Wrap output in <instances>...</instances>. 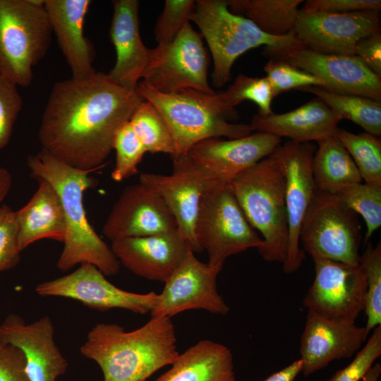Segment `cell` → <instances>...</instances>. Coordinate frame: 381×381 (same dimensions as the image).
<instances>
[{
  "label": "cell",
  "instance_id": "10",
  "mask_svg": "<svg viewBox=\"0 0 381 381\" xmlns=\"http://www.w3.org/2000/svg\"><path fill=\"white\" fill-rule=\"evenodd\" d=\"M209 64L201 35L188 23L172 42L150 49L141 83L164 94L193 89L214 95L207 80Z\"/></svg>",
  "mask_w": 381,
  "mask_h": 381
},
{
  "label": "cell",
  "instance_id": "42",
  "mask_svg": "<svg viewBox=\"0 0 381 381\" xmlns=\"http://www.w3.org/2000/svg\"><path fill=\"white\" fill-rule=\"evenodd\" d=\"M380 0H308L300 8L307 13L380 12Z\"/></svg>",
  "mask_w": 381,
  "mask_h": 381
},
{
  "label": "cell",
  "instance_id": "12",
  "mask_svg": "<svg viewBox=\"0 0 381 381\" xmlns=\"http://www.w3.org/2000/svg\"><path fill=\"white\" fill-rule=\"evenodd\" d=\"M315 278L304 299L309 311L325 318L355 323L363 311L366 289L362 266L313 258Z\"/></svg>",
  "mask_w": 381,
  "mask_h": 381
},
{
  "label": "cell",
  "instance_id": "9",
  "mask_svg": "<svg viewBox=\"0 0 381 381\" xmlns=\"http://www.w3.org/2000/svg\"><path fill=\"white\" fill-rule=\"evenodd\" d=\"M361 226L358 215L335 194L318 191L300 231L303 251L348 265L359 264Z\"/></svg>",
  "mask_w": 381,
  "mask_h": 381
},
{
  "label": "cell",
  "instance_id": "46",
  "mask_svg": "<svg viewBox=\"0 0 381 381\" xmlns=\"http://www.w3.org/2000/svg\"><path fill=\"white\" fill-rule=\"evenodd\" d=\"M12 186V176L9 171L0 167V207Z\"/></svg>",
  "mask_w": 381,
  "mask_h": 381
},
{
  "label": "cell",
  "instance_id": "14",
  "mask_svg": "<svg viewBox=\"0 0 381 381\" xmlns=\"http://www.w3.org/2000/svg\"><path fill=\"white\" fill-rule=\"evenodd\" d=\"M315 147L312 143L288 141L275 152L283 166L285 176V204L288 223V246L283 271L296 272L305 259L300 247V231L305 215L317 192L312 163Z\"/></svg>",
  "mask_w": 381,
  "mask_h": 381
},
{
  "label": "cell",
  "instance_id": "43",
  "mask_svg": "<svg viewBox=\"0 0 381 381\" xmlns=\"http://www.w3.org/2000/svg\"><path fill=\"white\" fill-rule=\"evenodd\" d=\"M0 381H30L25 355L15 346L0 343Z\"/></svg>",
  "mask_w": 381,
  "mask_h": 381
},
{
  "label": "cell",
  "instance_id": "17",
  "mask_svg": "<svg viewBox=\"0 0 381 381\" xmlns=\"http://www.w3.org/2000/svg\"><path fill=\"white\" fill-rule=\"evenodd\" d=\"M293 31L313 51L355 55L356 44L361 39L380 31L379 12L307 13L300 10Z\"/></svg>",
  "mask_w": 381,
  "mask_h": 381
},
{
  "label": "cell",
  "instance_id": "25",
  "mask_svg": "<svg viewBox=\"0 0 381 381\" xmlns=\"http://www.w3.org/2000/svg\"><path fill=\"white\" fill-rule=\"evenodd\" d=\"M341 119L321 99L315 97L284 114L253 116L251 130L297 143L318 142L334 135Z\"/></svg>",
  "mask_w": 381,
  "mask_h": 381
},
{
  "label": "cell",
  "instance_id": "22",
  "mask_svg": "<svg viewBox=\"0 0 381 381\" xmlns=\"http://www.w3.org/2000/svg\"><path fill=\"white\" fill-rule=\"evenodd\" d=\"M111 243L120 265L139 277L164 283L193 250L177 229Z\"/></svg>",
  "mask_w": 381,
  "mask_h": 381
},
{
  "label": "cell",
  "instance_id": "30",
  "mask_svg": "<svg viewBox=\"0 0 381 381\" xmlns=\"http://www.w3.org/2000/svg\"><path fill=\"white\" fill-rule=\"evenodd\" d=\"M298 90L315 95L341 120L349 119L365 132L379 138L381 135V102L359 95L332 92L320 86H307Z\"/></svg>",
  "mask_w": 381,
  "mask_h": 381
},
{
  "label": "cell",
  "instance_id": "5",
  "mask_svg": "<svg viewBox=\"0 0 381 381\" xmlns=\"http://www.w3.org/2000/svg\"><path fill=\"white\" fill-rule=\"evenodd\" d=\"M137 92L159 111L173 135L176 155L188 154L196 143L212 138H242L253 131L248 124L229 122L238 118L235 109L224 106L218 94L193 89L164 94L139 82ZM174 155V156H175Z\"/></svg>",
  "mask_w": 381,
  "mask_h": 381
},
{
  "label": "cell",
  "instance_id": "37",
  "mask_svg": "<svg viewBox=\"0 0 381 381\" xmlns=\"http://www.w3.org/2000/svg\"><path fill=\"white\" fill-rule=\"evenodd\" d=\"M195 5L193 0H166L164 9L154 29L159 46L172 42L183 27L189 23Z\"/></svg>",
  "mask_w": 381,
  "mask_h": 381
},
{
  "label": "cell",
  "instance_id": "39",
  "mask_svg": "<svg viewBox=\"0 0 381 381\" xmlns=\"http://www.w3.org/2000/svg\"><path fill=\"white\" fill-rule=\"evenodd\" d=\"M380 355L381 325L373 330V334L356 353L353 360L327 381H361Z\"/></svg>",
  "mask_w": 381,
  "mask_h": 381
},
{
  "label": "cell",
  "instance_id": "38",
  "mask_svg": "<svg viewBox=\"0 0 381 381\" xmlns=\"http://www.w3.org/2000/svg\"><path fill=\"white\" fill-rule=\"evenodd\" d=\"M264 70L274 97L293 89L298 90L307 86H323V83L319 78L277 59L270 58Z\"/></svg>",
  "mask_w": 381,
  "mask_h": 381
},
{
  "label": "cell",
  "instance_id": "18",
  "mask_svg": "<svg viewBox=\"0 0 381 381\" xmlns=\"http://www.w3.org/2000/svg\"><path fill=\"white\" fill-rule=\"evenodd\" d=\"M176 229L175 218L162 198L139 182L123 189L104 224L102 233L114 242Z\"/></svg>",
  "mask_w": 381,
  "mask_h": 381
},
{
  "label": "cell",
  "instance_id": "11",
  "mask_svg": "<svg viewBox=\"0 0 381 381\" xmlns=\"http://www.w3.org/2000/svg\"><path fill=\"white\" fill-rule=\"evenodd\" d=\"M264 54L315 76L323 83L322 87L329 92L381 102V78L356 55L321 54L303 44L279 49L264 47Z\"/></svg>",
  "mask_w": 381,
  "mask_h": 381
},
{
  "label": "cell",
  "instance_id": "21",
  "mask_svg": "<svg viewBox=\"0 0 381 381\" xmlns=\"http://www.w3.org/2000/svg\"><path fill=\"white\" fill-rule=\"evenodd\" d=\"M369 333L365 326L333 320L308 310L300 341L301 373L308 377L334 361L351 357L363 347Z\"/></svg>",
  "mask_w": 381,
  "mask_h": 381
},
{
  "label": "cell",
  "instance_id": "44",
  "mask_svg": "<svg viewBox=\"0 0 381 381\" xmlns=\"http://www.w3.org/2000/svg\"><path fill=\"white\" fill-rule=\"evenodd\" d=\"M355 55L374 73L381 78V33H372L356 44Z\"/></svg>",
  "mask_w": 381,
  "mask_h": 381
},
{
  "label": "cell",
  "instance_id": "23",
  "mask_svg": "<svg viewBox=\"0 0 381 381\" xmlns=\"http://www.w3.org/2000/svg\"><path fill=\"white\" fill-rule=\"evenodd\" d=\"M109 36L116 51V63L107 73L119 86L135 90L147 67L150 51L140 35L137 0H114Z\"/></svg>",
  "mask_w": 381,
  "mask_h": 381
},
{
  "label": "cell",
  "instance_id": "19",
  "mask_svg": "<svg viewBox=\"0 0 381 381\" xmlns=\"http://www.w3.org/2000/svg\"><path fill=\"white\" fill-rule=\"evenodd\" d=\"M281 142V138L264 132L235 139L212 138L194 145L188 155L216 181L231 183L242 172L274 152Z\"/></svg>",
  "mask_w": 381,
  "mask_h": 381
},
{
  "label": "cell",
  "instance_id": "40",
  "mask_svg": "<svg viewBox=\"0 0 381 381\" xmlns=\"http://www.w3.org/2000/svg\"><path fill=\"white\" fill-rule=\"evenodd\" d=\"M22 105L17 85L0 75V151L9 143Z\"/></svg>",
  "mask_w": 381,
  "mask_h": 381
},
{
  "label": "cell",
  "instance_id": "13",
  "mask_svg": "<svg viewBox=\"0 0 381 381\" xmlns=\"http://www.w3.org/2000/svg\"><path fill=\"white\" fill-rule=\"evenodd\" d=\"M171 157V174L142 173L139 182L162 198L175 218L179 233L188 241L194 253H200L202 250L195 236L198 210L204 193L217 181L188 154Z\"/></svg>",
  "mask_w": 381,
  "mask_h": 381
},
{
  "label": "cell",
  "instance_id": "2",
  "mask_svg": "<svg viewBox=\"0 0 381 381\" xmlns=\"http://www.w3.org/2000/svg\"><path fill=\"white\" fill-rule=\"evenodd\" d=\"M80 351L100 367L104 381H147L179 355L174 326L167 317H152L130 332L117 324L98 323Z\"/></svg>",
  "mask_w": 381,
  "mask_h": 381
},
{
  "label": "cell",
  "instance_id": "24",
  "mask_svg": "<svg viewBox=\"0 0 381 381\" xmlns=\"http://www.w3.org/2000/svg\"><path fill=\"white\" fill-rule=\"evenodd\" d=\"M90 0H44L52 31L70 67L72 77L83 79L94 74L95 49L84 35V22Z\"/></svg>",
  "mask_w": 381,
  "mask_h": 381
},
{
  "label": "cell",
  "instance_id": "6",
  "mask_svg": "<svg viewBox=\"0 0 381 381\" xmlns=\"http://www.w3.org/2000/svg\"><path fill=\"white\" fill-rule=\"evenodd\" d=\"M190 21L199 28L208 44L214 65L212 80L216 87L229 81L235 61L251 49L303 44L294 31L283 37L264 33L250 20L231 13L225 0L195 1Z\"/></svg>",
  "mask_w": 381,
  "mask_h": 381
},
{
  "label": "cell",
  "instance_id": "41",
  "mask_svg": "<svg viewBox=\"0 0 381 381\" xmlns=\"http://www.w3.org/2000/svg\"><path fill=\"white\" fill-rule=\"evenodd\" d=\"M18 227L15 212L6 205L0 207V272L14 267L20 261Z\"/></svg>",
  "mask_w": 381,
  "mask_h": 381
},
{
  "label": "cell",
  "instance_id": "29",
  "mask_svg": "<svg viewBox=\"0 0 381 381\" xmlns=\"http://www.w3.org/2000/svg\"><path fill=\"white\" fill-rule=\"evenodd\" d=\"M303 0H229V11L253 22L264 33L283 37L294 28Z\"/></svg>",
  "mask_w": 381,
  "mask_h": 381
},
{
  "label": "cell",
  "instance_id": "16",
  "mask_svg": "<svg viewBox=\"0 0 381 381\" xmlns=\"http://www.w3.org/2000/svg\"><path fill=\"white\" fill-rule=\"evenodd\" d=\"M222 269L200 261L190 250L181 265L164 282L152 317L171 318L190 310H204L225 315L229 307L217 288Z\"/></svg>",
  "mask_w": 381,
  "mask_h": 381
},
{
  "label": "cell",
  "instance_id": "4",
  "mask_svg": "<svg viewBox=\"0 0 381 381\" xmlns=\"http://www.w3.org/2000/svg\"><path fill=\"white\" fill-rule=\"evenodd\" d=\"M250 224L262 236V259L284 263L288 246L285 176L275 150L230 183Z\"/></svg>",
  "mask_w": 381,
  "mask_h": 381
},
{
  "label": "cell",
  "instance_id": "3",
  "mask_svg": "<svg viewBox=\"0 0 381 381\" xmlns=\"http://www.w3.org/2000/svg\"><path fill=\"white\" fill-rule=\"evenodd\" d=\"M27 165L34 178L45 180L55 188L62 203L66 232L57 267L67 271L89 263L105 276L116 274L120 263L89 223L84 208L83 193L95 185L89 176L93 171L69 166L42 147L28 157Z\"/></svg>",
  "mask_w": 381,
  "mask_h": 381
},
{
  "label": "cell",
  "instance_id": "28",
  "mask_svg": "<svg viewBox=\"0 0 381 381\" xmlns=\"http://www.w3.org/2000/svg\"><path fill=\"white\" fill-rule=\"evenodd\" d=\"M317 143L312 169L318 191L336 194L344 186L362 182L353 159L335 135Z\"/></svg>",
  "mask_w": 381,
  "mask_h": 381
},
{
  "label": "cell",
  "instance_id": "7",
  "mask_svg": "<svg viewBox=\"0 0 381 381\" xmlns=\"http://www.w3.org/2000/svg\"><path fill=\"white\" fill-rule=\"evenodd\" d=\"M52 33L44 0H0V75L29 86Z\"/></svg>",
  "mask_w": 381,
  "mask_h": 381
},
{
  "label": "cell",
  "instance_id": "15",
  "mask_svg": "<svg viewBox=\"0 0 381 381\" xmlns=\"http://www.w3.org/2000/svg\"><path fill=\"white\" fill-rule=\"evenodd\" d=\"M37 294L43 297H64L78 301L99 311L121 308L146 314L155 308L159 294H137L123 290L110 282L95 265L84 263L71 273L37 285Z\"/></svg>",
  "mask_w": 381,
  "mask_h": 381
},
{
  "label": "cell",
  "instance_id": "45",
  "mask_svg": "<svg viewBox=\"0 0 381 381\" xmlns=\"http://www.w3.org/2000/svg\"><path fill=\"white\" fill-rule=\"evenodd\" d=\"M302 361L298 359L283 369L274 373L263 381H295L302 371Z\"/></svg>",
  "mask_w": 381,
  "mask_h": 381
},
{
  "label": "cell",
  "instance_id": "8",
  "mask_svg": "<svg viewBox=\"0 0 381 381\" xmlns=\"http://www.w3.org/2000/svg\"><path fill=\"white\" fill-rule=\"evenodd\" d=\"M198 246L208 264L222 269L229 256L259 248L262 239L246 219L230 183H216L202 195L195 223Z\"/></svg>",
  "mask_w": 381,
  "mask_h": 381
},
{
  "label": "cell",
  "instance_id": "27",
  "mask_svg": "<svg viewBox=\"0 0 381 381\" xmlns=\"http://www.w3.org/2000/svg\"><path fill=\"white\" fill-rule=\"evenodd\" d=\"M171 365L155 381H236L231 350L209 339L186 349Z\"/></svg>",
  "mask_w": 381,
  "mask_h": 381
},
{
  "label": "cell",
  "instance_id": "47",
  "mask_svg": "<svg viewBox=\"0 0 381 381\" xmlns=\"http://www.w3.org/2000/svg\"><path fill=\"white\" fill-rule=\"evenodd\" d=\"M381 375V365L378 363L373 364L367 371L361 381H378Z\"/></svg>",
  "mask_w": 381,
  "mask_h": 381
},
{
  "label": "cell",
  "instance_id": "34",
  "mask_svg": "<svg viewBox=\"0 0 381 381\" xmlns=\"http://www.w3.org/2000/svg\"><path fill=\"white\" fill-rule=\"evenodd\" d=\"M366 282L364 309L366 317L365 328L370 332L381 325V243L375 246L367 245L361 255Z\"/></svg>",
  "mask_w": 381,
  "mask_h": 381
},
{
  "label": "cell",
  "instance_id": "32",
  "mask_svg": "<svg viewBox=\"0 0 381 381\" xmlns=\"http://www.w3.org/2000/svg\"><path fill=\"white\" fill-rule=\"evenodd\" d=\"M353 159L365 183L381 184V140L368 133L338 128L334 133Z\"/></svg>",
  "mask_w": 381,
  "mask_h": 381
},
{
  "label": "cell",
  "instance_id": "20",
  "mask_svg": "<svg viewBox=\"0 0 381 381\" xmlns=\"http://www.w3.org/2000/svg\"><path fill=\"white\" fill-rule=\"evenodd\" d=\"M54 334L48 315L26 323L20 315L10 314L0 325V343L23 351L30 381H56L67 370L68 362L56 346Z\"/></svg>",
  "mask_w": 381,
  "mask_h": 381
},
{
  "label": "cell",
  "instance_id": "26",
  "mask_svg": "<svg viewBox=\"0 0 381 381\" xmlns=\"http://www.w3.org/2000/svg\"><path fill=\"white\" fill-rule=\"evenodd\" d=\"M39 186L28 202L15 212L20 251L43 238L64 242L66 226L64 209L55 188L37 179Z\"/></svg>",
  "mask_w": 381,
  "mask_h": 381
},
{
  "label": "cell",
  "instance_id": "31",
  "mask_svg": "<svg viewBox=\"0 0 381 381\" xmlns=\"http://www.w3.org/2000/svg\"><path fill=\"white\" fill-rule=\"evenodd\" d=\"M131 126L147 152L176 155L171 131L157 108L150 102L142 101L133 113Z\"/></svg>",
  "mask_w": 381,
  "mask_h": 381
},
{
  "label": "cell",
  "instance_id": "33",
  "mask_svg": "<svg viewBox=\"0 0 381 381\" xmlns=\"http://www.w3.org/2000/svg\"><path fill=\"white\" fill-rule=\"evenodd\" d=\"M335 195L363 219L366 226L364 238L366 245L381 226V184L353 183L341 188Z\"/></svg>",
  "mask_w": 381,
  "mask_h": 381
},
{
  "label": "cell",
  "instance_id": "36",
  "mask_svg": "<svg viewBox=\"0 0 381 381\" xmlns=\"http://www.w3.org/2000/svg\"><path fill=\"white\" fill-rule=\"evenodd\" d=\"M112 147L116 152V162L111 179L120 182L136 174L138 165L147 151L129 121L116 131Z\"/></svg>",
  "mask_w": 381,
  "mask_h": 381
},
{
  "label": "cell",
  "instance_id": "35",
  "mask_svg": "<svg viewBox=\"0 0 381 381\" xmlns=\"http://www.w3.org/2000/svg\"><path fill=\"white\" fill-rule=\"evenodd\" d=\"M218 97L224 106L229 109L245 100H250L258 107V114L268 115L273 113L272 102L274 95L271 85L265 77H250L241 74L234 82Z\"/></svg>",
  "mask_w": 381,
  "mask_h": 381
},
{
  "label": "cell",
  "instance_id": "1",
  "mask_svg": "<svg viewBox=\"0 0 381 381\" xmlns=\"http://www.w3.org/2000/svg\"><path fill=\"white\" fill-rule=\"evenodd\" d=\"M143 100L102 72L56 82L40 125L42 148L69 166L95 171L113 150L117 129Z\"/></svg>",
  "mask_w": 381,
  "mask_h": 381
}]
</instances>
